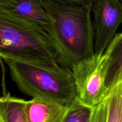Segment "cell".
<instances>
[{
    "label": "cell",
    "instance_id": "cell-1",
    "mask_svg": "<svg viewBox=\"0 0 122 122\" xmlns=\"http://www.w3.org/2000/svg\"><path fill=\"white\" fill-rule=\"evenodd\" d=\"M51 21V36L58 54L57 61L71 69L94 52V30L91 19L92 4L85 5L63 4L44 0Z\"/></svg>",
    "mask_w": 122,
    "mask_h": 122
},
{
    "label": "cell",
    "instance_id": "cell-2",
    "mask_svg": "<svg viewBox=\"0 0 122 122\" xmlns=\"http://www.w3.org/2000/svg\"><path fill=\"white\" fill-rule=\"evenodd\" d=\"M13 82L19 90L32 98L54 101L70 107L77 100L70 69L57 61L32 60L4 57Z\"/></svg>",
    "mask_w": 122,
    "mask_h": 122
},
{
    "label": "cell",
    "instance_id": "cell-3",
    "mask_svg": "<svg viewBox=\"0 0 122 122\" xmlns=\"http://www.w3.org/2000/svg\"><path fill=\"white\" fill-rule=\"evenodd\" d=\"M0 56L57 61L58 54L47 32L0 9Z\"/></svg>",
    "mask_w": 122,
    "mask_h": 122
},
{
    "label": "cell",
    "instance_id": "cell-4",
    "mask_svg": "<svg viewBox=\"0 0 122 122\" xmlns=\"http://www.w3.org/2000/svg\"><path fill=\"white\" fill-rule=\"evenodd\" d=\"M108 57L95 53L70 69L76 86L77 101L91 108L101 103L107 95Z\"/></svg>",
    "mask_w": 122,
    "mask_h": 122
},
{
    "label": "cell",
    "instance_id": "cell-5",
    "mask_svg": "<svg viewBox=\"0 0 122 122\" xmlns=\"http://www.w3.org/2000/svg\"><path fill=\"white\" fill-rule=\"evenodd\" d=\"M91 10L94 52L104 53L122 23V4L119 0H94Z\"/></svg>",
    "mask_w": 122,
    "mask_h": 122
},
{
    "label": "cell",
    "instance_id": "cell-6",
    "mask_svg": "<svg viewBox=\"0 0 122 122\" xmlns=\"http://www.w3.org/2000/svg\"><path fill=\"white\" fill-rule=\"evenodd\" d=\"M70 107L49 100L32 98L26 102L27 122H64Z\"/></svg>",
    "mask_w": 122,
    "mask_h": 122
},
{
    "label": "cell",
    "instance_id": "cell-7",
    "mask_svg": "<svg viewBox=\"0 0 122 122\" xmlns=\"http://www.w3.org/2000/svg\"><path fill=\"white\" fill-rule=\"evenodd\" d=\"M5 10L37 26L48 34L50 32L51 19L44 7V0H19L14 7Z\"/></svg>",
    "mask_w": 122,
    "mask_h": 122
},
{
    "label": "cell",
    "instance_id": "cell-8",
    "mask_svg": "<svg viewBox=\"0 0 122 122\" xmlns=\"http://www.w3.org/2000/svg\"><path fill=\"white\" fill-rule=\"evenodd\" d=\"M104 100L107 108L106 122H122V66L108 86Z\"/></svg>",
    "mask_w": 122,
    "mask_h": 122
},
{
    "label": "cell",
    "instance_id": "cell-9",
    "mask_svg": "<svg viewBox=\"0 0 122 122\" xmlns=\"http://www.w3.org/2000/svg\"><path fill=\"white\" fill-rule=\"evenodd\" d=\"M26 100L5 94L0 99V122H27Z\"/></svg>",
    "mask_w": 122,
    "mask_h": 122
},
{
    "label": "cell",
    "instance_id": "cell-10",
    "mask_svg": "<svg viewBox=\"0 0 122 122\" xmlns=\"http://www.w3.org/2000/svg\"><path fill=\"white\" fill-rule=\"evenodd\" d=\"M105 53L108 57L107 85L109 86L122 66V32L116 35Z\"/></svg>",
    "mask_w": 122,
    "mask_h": 122
},
{
    "label": "cell",
    "instance_id": "cell-11",
    "mask_svg": "<svg viewBox=\"0 0 122 122\" xmlns=\"http://www.w3.org/2000/svg\"><path fill=\"white\" fill-rule=\"evenodd\" d=\"M92 108L81 104L77 100L69 108L64 122H90Z\"/></svg>",
    "mask_w": 122,
    "mask_h": 122
},
{
    "label": "cell",
    "instance_id": "cell-12",
    "mask_svg": "<svg viewBox=\"0 0 122 122\" xmlns=\"http://www.w3.org/2000/svg\"><path fill=\"white\" fill-rule=\"evenodd\" d=\"M107 108L104 100L92 108L90 122H106Z\"/></svg>",
    "mask_w": 122,
    "mask_h": 122
},
{
    "label": "cell",
    "instance_id": "cell-13",
    "mask_svg": "<svg viewBox=\"0 0 122 122\" xmlns=\"http://www.w3.org/2000/svg\"><path fill=\"white\" fill-rule=\"evenodd\" d=\"M54 1L63 4L70 5H85L92 4L94 0H52Z\"/></svg>",
    "mask_w": 122,
    "mask_h": 122
},
{
    "label": "cell",
    "instance_id": "cell-14",
    "mask_svg": "<svg viewBox=\"0 0 122 122\" xmlns=\"http://www.w3.org/2000/svg\"><path fill=\"white\" fill-rule=\"evenodd\" d=\"M19 0H0V8L8 10L14 7Z\"/></svg>",
    "mask_w": 122,
    "mask_h": 122
}]
</instances>
